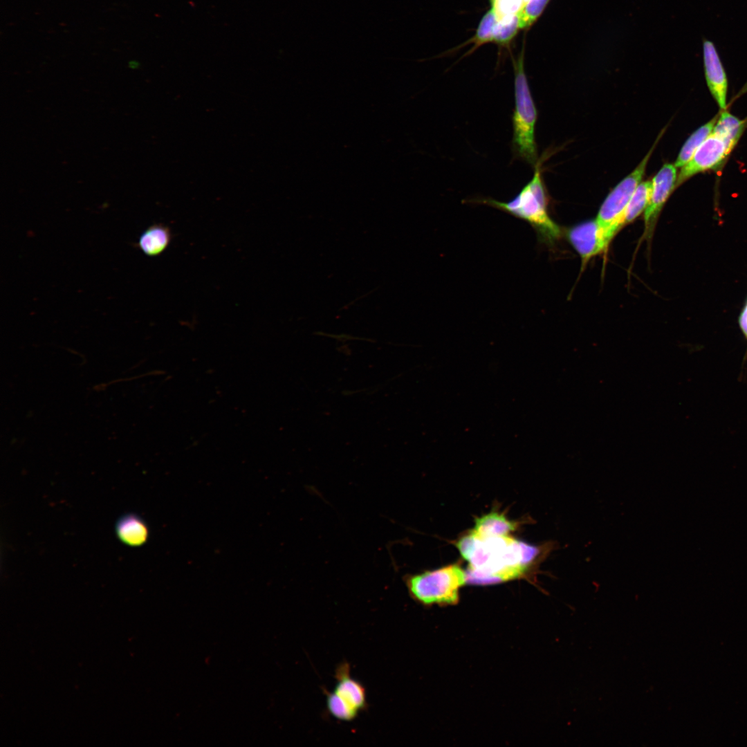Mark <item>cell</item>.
Wrapping results in <instances>:
<instances>
[{
  "mask_svg": "<svg viewBox=\"0 0 747 747\" xmlns=\"http://www.w3.org/2000/svg\"><path fill=\"white\" fill-rule=\"evenodd\" d=\"M409 596L425 606L454 605L466 584V572L457 564L409 575L404 578Z\"/></svg>",
  "mask_w": 747,
  "mask_h": 747,
  "instance_id": "obj_4",
  "label": "cell"
},
{
  "mask_svg": "<svg viewBox=\"0 0 747 747\" xmlns=\"http://www.w3.org/2000/svg\"><path fill=\"white\" fill-rule=\"evenodd\" d=\"M520 27L518 13L506 16L499 19L495 24L492 42L500 46H506L515 37Z\"/></svg>",
  "mask_w": 747,
  "mask_h": 747,
  "instance_id": "obj_17",
  "label": "cell"
},
{
  "mask_svg": "<svg viewBox=\"0 0 747 747\" xmlns=\"http://www.w3.org/2000/svg\"><path fill=\"white\" fill-rule=\"evenodd\" d=\"M528 1V0H524V3H526Z\"/></svg>",
  "mask_w": 747,
  "mask_h": 747,
  "instance_id": "obj_24",
  "label": "cell"
},
{
  "mask_svg": "<svg viewBox=\"0 0 747 747\" xmlns=\"http://www.w3.org/2000/svg\"><path fill=\"white\" fill-rule=\"evenodd\" d=\"M491 8L498 20L508 15L518 13L524 5V0H490Z\"/></svg>",
  "mask_w": 747,
  "mask_h": 747,
  "instance_id": "obj_21",
  "label": "cell"
},
{
  "mask_svg": "<svg viewBox=\"0 0 747 747\" xmlns=\"http://www.w3.org/2000/svg\"><path fill=\"white\" fill-rule=\"evenodd\" d=\"M128 65H129V68H131L132 69H135V68H137L139 66V63L138 62H136V61H131V62H129Z\"/></svg>",
  "mask_w": 747,
  "mask_h": 747,
  "instance_id": "obj_23",
  "label": "cell"
},
{
  "mask_svg": "<svg viewBox=\"0 0 747 747\" xmlns=\"http://www.w3.org/2000/svg\"><path fill=\"white\" fill-rule=\"evenodd\" d=\"M524 48L513 59L515 109L513 116V145L516 154L527 163L536 165L537 147L535 127L537 112L525 73Z\"/></svg>",
  "mask_w": 747,
  "mask_h": 747,
  "instance_id": "obj_3",
  "label": "cell"
},
{
  "mask_svg": "<svg viewBox=\"0 0 747 747\" xmlns=\"http://www.w3.org/2000/svg\"><path fill=\"white\" fill-rule=\"evenodd\" d=\"M732 150L722 138L712 132L691 159L681 167L677 177L676 187L698 173L719 169Z\"/></svg>",
  "mask_w": 747,
  "mask_h": 747,
  "instance_id": "obj_6",
  "label": "cell"
},
{
  "mask_svg": "<svg viewBox=\"0 0 747 747\" xmlns=\"http://www.w3.org/2000/svg\"><path fill=\"white\" fill-rule=\"evenodd\" d=\"M746 124L726 109L722 110L716 121L712 133L722 138L732 149L739 140Z\"/></svg>",
  "mask_w": 747,
  "mask_h": 747,
  "instance_id": "obj_14",
  "label": "cell"
},
{
  "mask_svg": "<svg viewBox=\"0 0 747 747\" xmlns=\"http://www.w3.org/2000/svg\"><path fill=\"white\" fill-rule=\"evenodd\" d=\"M718 117H714L710 121L697 129L685 141L682 147L675 163L676 168L682 167L692 157L697 149L703 142L711 134Z\"/></svg>",
  "mask_w": 747,
  "mask_h": 747,
  "instance_id": "obj_16",
  "label": "cell"
},
{
  "mask_svg": "<svg viewBox=\"0 0 747 747\" xmlns=\"http://www.w3.org/2000/svg\"><path fill=\"white\" fill-rule=\"evenodd\" d=\"M326 705L329 712L336 719L349 721L353 720L358 711L351 706L334 692L327 693Z\"/></svg>",
  "mask_w": 747,
  "mask_h": 747,
  "instance_id": "obj_18",
  "label": "cell"
},
{
  "mask_svg": "<svg viewBox=\"0 0 747 747\" xmlns=\"http://www.w3.org/2000/svg\"><path fill=\"white\" fill-rule=\"evenodd\" d=\"M497 21V17L492 8L482 17L474 36L470 40L474 43V48L492 42L493 30Z\"/></svg>",
  "mask_w": 747,
  "mask_h": 747,
  "instance_id": "obj_19",
  "label": "cell"
},
{
  "mask_svg": "<svg viewBox=\"0 0 747 747\" xmlns=\"http://www.w3.org/2000/svg\"><path fill=\"white\" fill-rule=\"evenodd\" d=\"M116 536L121 542L131 547L144 545L149 540V528L139 515L128 513L121 515L115 525Z\"/></svg>",
  "mask_w": 747,
  "mask_h": 747,
  "instance_id": "obj_10",
  "label": "cell"
},
{
  "mask_svg": "<svg viewBox=\"0 0 747 747\" xmlns=\"http://www.w3.org/2000/svg\"><path fill=\"white\" fill-rule=\"evenodd\" d=\"M468 562L466 584L486 585L521 578L540 562V546L508 536L477 537L471 531L455 542Z\"/></svg>",
  "mask_w": 747,
  "mask_h": 747,
  "instance_id": "obj_1",
  "label": "cell"
},
{
  "mask_svg": "<svg viewBox=\"0 0 747 747\" xmlns=\"http://www.w3.org/2000/svg\"><path fill=\"white\" fill-rule=\"evenodd\" d=\"M703 62L705 77L708 89L722 110L726 108L728 78L714 43L706 37L702 39Z\"/></svg>",
  "mask_w": 747,
  "mask_h": 747,
  "instance_id": "obj_9",
  "label": "cell"
},
{
  "mask_svg": "<svg viewBox=\"0 0 747 747\" xmlns=\"http://www.w3.org/2000/svg\"><path fill=\"white\" fill-rule=\"evenodd\" d=\"M549 0H528L518 12L520 29L531 27L539 18Z\"/></svg>",
  "mask_w": 747,
  "mask_h": 747,
  "instance_id": "obj_20",
  "label": "cell"
},
{
  "mask_svg": "<svg viewBox=\"0 0 747 747\" xmlns=\"http://www.w3.org/2000/svg\"><path fill=\"white\" fill-rule=\"evenodd\" d=\"M481 202L528 222L547 242L552 243L560 236V227L548 213L547 196L537 165L532 179L510 201L486 199Z\"/></svg>",
  "mask_w": 747,
  "mask_h": 747,
  "instance_id": "obj_2",
  "label": "cell"
},
{
  "mask_svg": "<svg viewBox=\"0 0 747 747\" xmlns=\"http://www.w3.org/2000/svg\"><path fill=\"white\" fill-rule=\"evenodd\" d=\"M517 526V522L509 520L503 513L491 511L476 518L471 531L479 538L508 536Z\"/></svg>",
  "mask_w": 747,
  "mask_h": 747,
  "instance_id": "obj_12",
  "label": "cell"
},
{
  "mask_svg": "<svg viewBox=\"0 0 747 747\" xmlns=\"http://www.w3.org/2000/svg\"><path fill=\"white\" fill-rule=\"evenodd\" d=\"M739 322L743 333L747 338V302L739 316Z\"/></svg>",
  "mask_w": 747,
  "mask_h": 747,
  "instance_id": "obj_22",
  "label": "cell"
},
{
  "mask_svg": "<svg viewBox=\"0 0 747 747\" xmlns=\"http://www.w3.org/2000/svg\"><path fill=\"white\" fill-rule=\"evenodd\" d=\"M337 684L334 692L358 712L367 707L365 688L351 677L349 665L343 663L335 672Z\"/></svg>",
  "mask_w": 747,
  "mask_h": 747,
  "instance_id": "obj_11",
  "label": "cell"
},
{
  "mask_svg": "<svg viewBox=\"0 0 747 747\" xmlns=\"http://www.w3.org/2000/svg\"><path fill=\"white\" fill-rule=\"evenodd\" d=\"M674 165L664 164L652 179L649 204L644 212L645 231L652 235L658 216L668 198L676 188L677 170Z\"/></svg>",
  "mask_w": 747,
  "mask_h": 747,
  "instance_id": "obj_7",
  "label": "cell"
},
{
  "mask_svg": "<svg viewBox=\"0 0 747 747\" xmlns=\"http://www.w3.org/2000/svg\"><path fill=\"white\" fill-rule=\"evenodd\" d=\"M567 237L580 256L582 265L607 249L610 242L595 219L583 222L569 230Z\"/></svg>",
  "mask_w": 747,
  "mask_h": 747,
  "instance_id": "obj_8",
  "label": "cell"
},
{
  "mask_svg": "<svg viewBox=\"0 0 747 747\" xmlns=\"http://www.w3.org/2000/svg\"><path fill=\"white\" fill-rule=\"evenodd\" d=\"M652 190V181L640 182L638 185L625 212L623 226L633 222L645 212L651 198Z\"/></svg>",
  "mask_w": 747,
  "mask_h": 747,
  "instance_id": "obj_15",
  "label": "cell"
},
{
  "mask_svg": "<svg viewBox=\"0 0 747 747\" xmlns=\"http://www.w3.org/2000/svg\"><path fill=\"white\" fill-rule=\"evenodd\" d=\"M172 239L169 228L162 223L150 225L140 235L138 248L149 257H156L163 252Z\"/></svg>",
  "mask_w": 747,
  "mask_h": 747,
  "instance_id": "obj_13",
  "label": "cell"
},
{
  "mask_svg": "<svg viewBox=\"0 0 747 747\" xmlns=\"http://www.w3.org/2000/svg\"><path fill=\"white\" fill-rule=\"evenodd\" d=\"M661 135L637 167L611 190L600 206L596 220L603 229L609 242L624 227L623 218L627 207L636 187L641 182L648 161Z\"/></svg>",
  "mask_w": 747,
  "mask_h": 747,
  "instance_id": "obj_5",
  "label": "cell"
}]
</instances>
